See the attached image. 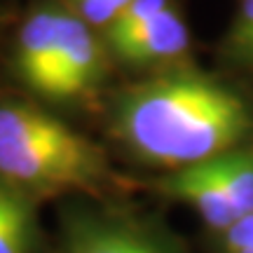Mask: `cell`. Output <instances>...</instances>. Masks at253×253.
<instances>
[{
  "mask_svg": "<svg viewBox=\"0 0 253 253\" xmlns=\"http://www.w3.org/2000/svg\"><path fill=\"white\" fill-rule=\"evenodd\" d=\"M113 129L138 160L178 171L249 141L253 110L223 82L176 71L122 91L113 108Z\"/></svg>",
  "mask_w": 253,
  "mask_h": 253,
  "instance_id": "cell-1",
  "label": "cell"
},
{
  "mask_svg": "<svg viewBox=\"0 0 253 253\" xmlns=\"http://www.w3.org/2000/svg\"><path fill=\"white\" fill-rule=\"evenodd\" d=\"M106 160L96 145L61 120L28 103H0V178L33 195L94 190Z\"/></svg>",
  "mask_w": 253,
  "mask_h": 253,
  "instance_id": "cell-2",
  "label": "cell"
},
{
  "mask_svg": "<svg viewBox=\"0 0 253 253\" xmlns=\"http://www.w3.org/2000/svg\"><path fill=\"white\" fill-rule=\"evenodd\" d=\"M59 14L61 5L45 2L26 14L19 28L14 49V71L28 89L56 99V63H59Z\"/></svg>",
  "mask_w": 253,
  "mask_h": 253,
  "instance_id": "cell-3",
  "label": "cell"
},
{
  "mask_svg": "<svg viewBox=\"0 0 253 253\" xmlns=\"http://www.w3.org/2000/svg\"><path fill=\"white\" fill-rule=\"evenodd\" d=\"M106 71V47L87 21L61 7L59 14V63L56 99L87 96L99 87Z\"/></svg>",
  "mask_w": 253,
  "mask_h": 253,
  "instance_id": "cell-4",
  "label": "cell"
},
{
  "mask_svg": "<svg viewBox=\"0 0 253 253\" xmlns=\"http://www.w3.org/2000/svg\"><path fill=\"white\" fill-rule=\"evenodd\" d=\"M160 190L169 197L190 204L209 227L220 232H227L242 218L230 195L218 157L171 171L160 181Z\"/></svg>",
  "mask_w": 253,
  "mask_h": 253,
  "instance_id": "cell-5",
  "label": "cell"
},
{
  "mask_svg": "<svg viewBox=\"0 0 253 253\" xmlns=\"http://www.w3.org/2000/svg\"><path fill=\"white\" fill-rule=\"evenodd\" d=\"M106 47L129 66H167L188 54L190 31L181 12L169 7L125 36L106 38Z\"/></svg>",
  "mask_w": 253,
  "mask_h": 253,
  "instance_id": "cell-6",
  "label": "cell"
},
{
  "mask_svg": "<svg viewBox=\"0 0 253 253\" xmlns=\"http://www.w3.org/2000/svg\"><path fill=\"white\" fill-rule=\"evenodd\" d=\"M66 246L68 253H160L148 239L129 227L89 216L71 223Z\"/></svg>",
  "mask_w": 253,
  "mask_h": 253,
  "instance_id": "cell-7",
  "label": "cell"
},
{
  "mask_svg": "<svg viewBox=\"0 0 253 253\" xmlns=\"http://www.w3.org/2000/svg\"><path fill=\"white\" fill-rule=\"evenodd\" d=\"M31 199L0 178V253H33L38 232Z\"/></svg>",
  "mask_w": 253,
  "mask_h": 253,
  "instance_id": "cell-8",
  "label": "cell"
},
{
  "mask_svg": "<svg viewBox=\"0 0 253 253\" xmlns=\"http://www.w3.org/2000/svg\"><path fill=\"white\" fill-rule=\"evenodd\" d=\"M218 164L223 169V176H225V183L235 199L239 216L253 213V145L220 155Z\"/></svg>",
  "mask_w": 253,
  "mask_h": 253,
  "instance_id": "cell-9",
  "label": "cell"
},
{
  "mask_svg": "<svg viewBox=\"0 0 253 253\" xmlns=\"http://www.w3.org/2000/svg\"><path fill=\"white\" fill-rule=\"evenodd\" d=\"M225 54L239 63L253 66V0H242L235 24L225 38Z\"/></svg>",
  "mask_w": 253,
  "mask_h": 253,
  "instance_id": "cell-10",
  "label": "cell"
},
{
  "mask_svg": "<svg viewBox=\"0 0 253 253\" xmlns=\"http://www.w3.org/2000/svg\"><path fill=\"white\" fill-rule=\"evenodd\" d=\"M169 7H173L171 0H129L125 9L120 12V17L106 28V38L125 36V33L134 31L136 26L145 24L148 19H153L155 14H160Z\"/></svg>",
  "mask_w": 253,
  "mask_h": 253,
  "instance_id": "cell-11",
  "label": "cell"
},
{
  "mask_svg": "<svg viewBox=\"0 0 253 253\" xmlns=\"http://www.w3.org/2000/svg\"><path fill=\"white\" fill-rule=\"evenodd\" d=\"M126 2L129 0H73V7L75 14L89 26L108 28L120 17Z\"/></svg>",
  "mask_w": 253,
  "mask_h": 253,
  "instance_id": "cell-12",
  "label": "cell"
},
{
  "mask_svg": "<svg viewBox=\"0 0 253 253\" xmlns=\"http://www.w3.org/2000/svg\"><path fill=\"white\" fill-rule=\"evenodd\" d=\"M227 253H253V213L242 216L225 232Z\"/></svg>",
  "mask_w": 253,
  "mask_h": 253,
  "instance_id": "cell-13",
  "label": "cell"
}]
</instances>
